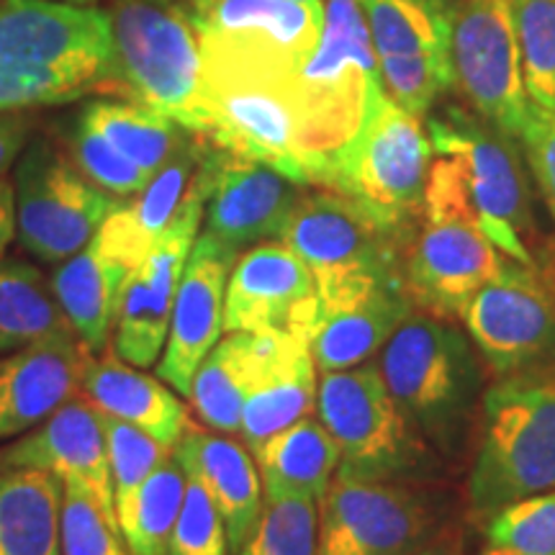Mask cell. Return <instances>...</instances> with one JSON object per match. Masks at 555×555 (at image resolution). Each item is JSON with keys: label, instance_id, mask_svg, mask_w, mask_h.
Instances as JSON below:
<instances>
[{"label": "cell", "instance_id": "obj_7", "mask_svg": "<svg viewBox=\"0 0 555 555\" xmlns=\"http://www.w3.org/2000/svg\"><path fill=\"white\" fill-rule=\"evenodd\" d=\"M420 221L406 262L409 294L437 317H461L470 298L499 275L506 258L486 237L450 157L429 168Z\"/></svg>", "mask_w": 555, "mask_h": 555}, {"label": "cell", "instance_id": "obj_26", "mask_svg": "<svg viewBox=\"0 0 555 555\" xmlns=\"http://www.w3.org/2000/svg\"><path fill=\"white\" fill-rule=\"evenodd\" d=\"M134 266L111 253L99 237L54 270L50 286L62 314L90 352L108 347L116 309Z\"/></svg>", "mask_w": 555, "mask_h": 555}, {"label": "cell", "instance_id": "obj_47", "mask_svg": "<svg viewBox=\"0 0 555 555\" xmlns=\"http://www.w3.org/2000/svg\"><path fill=\"white\" fill-rule=\"evenodd\" d=\"M65 3H78V5H93L95 0H65Z\"/></svg>", "mask_w": 555, "mask_h": 555}, {"label": "cell", "instance_id": "obj_19", "mask_svg": "<svg viewBox=\"0 0 555 555\" xmlns=\"http://www.w3.org/2000/svg\"><path fill=\"white\" fill-rule=\"evenodd\" d=\"M311 356L322 373L356 367L384 350L412 317L406 278H356L317 294Z\"/></svg>", "mask_w": 555, "mask_h": 555}, {"label": "cell", "instance_id": "obj_12", "mask_svg": "<svg viewBox=\"0 0 555 555\" xmlns=\"http://www.w3.org/2000/svg\"><path fill=\"white\" fill-rule=\"evenodd\" d=\"M288 78L204 73L206 127L201 137L229 155L268 165L309 189H322V170L298 134Z\"/></svg>", "mask_w": 555, "mask_h": 555}, {"label": "cell", "instance_id": "obj_33", "mask_svg": "<svg viewBox=\"0 0 555 555\" xmlns=\"http://www.w3.org/2000/svg\"><path fill=\"white\" fill-rule=\"evenodd\" d=\"M185 486H189V474L170 450L142 483L134 506L119 522L131 555H165L183 506Z\"/></svg>", "mask_w": 555, "mask_h": 555}, {"label": "cell", "instance_id": "obj_5", "mask_svg": "<svg viewBox=\"0 0 555 555\" xmlns=\"http://www.w3.org/2000/svg\"><path fill=\"white\" fill-rule=\"evenodd\" d=\"M380 78L360 0H327L314 52L286 80L298 134L330 185L335 152L356 134L367 90Z\"/></svg>", "mask_w": 555, "mask_h": 555}, {"label": "cell", "instance_id": "obj_11", "mask_svg": "<svg viewBox=\"0 0 555 555\" xmlns=\"http://www.w3.org/2000/svg\"><path fill=\"white\" fill-rule=\"evenodd\" d=\"M121 201L78 170L50 139H34L16 170V232L26 253L65 262L95 237Z\"/></svg>", "mask_w": 555, "mask_h": 555}, {"label": "cell", "instance_id": "obj_41", "mask_svg": "<svg viewBox=\"0 0 555 555\" xmlns=\"http://www.w3.org/2000/svg\"><path fill=\"white\" fill-rule=\"evenodd\" d=\"M185 474H189L185 499L165 555H229L224 519L217 504L196 474H191L189 468Z\"/></svg>", "mask_w": 555, "mask_h": 555}, {"label": "cell", "instance_id": "obj_15", "mask_svg": "<svg viewBox=\"0 0 555 555\" xmlns=\"http://www.w3.org/2000/svg\"><path fill=\"white\" fill-rule=\"evenodd\" d=\"M319 512L317 555H414L440 535V509L404 483L335 476Z\"/></svg>", "mask_w": 555, "mask_h": 555}, {"label": "cell", "instance_id": "obj_29", "mask_svg": "<svg viewBox=\"0 0 555 555\" xmlns=\"http://www.w3.org/2000/svg\"><path fill=\"white\" fill-rule=\"evenodd\" d=\"M266 491H296L322 502L335 470L339 446L330 429L314 416L288 425L253 450Z\"/></svg>", "mask_w": 555, "mask_h": 555}, {"label": "cell", "instance_id": "obj_13", "mask_svg": "<svg viewBox=\"0 0 555 555\" xmlns=\"http://www.w3.org/2000/svg\"><path fill=\"white\" fill-rule=\"evenodd\" d=\"M453 88L476 116L519 142L532 119L512 0H453Z\"/></svg>", "mask_w": 555, "mask_h": 555}, {"label": "cell", "instance_id": "obj_30", "mask_svg": "<svg viewBox=\"0 0 555 555\" xmlns=\"http://www.w3.org/2000/svg\"><path fill=\"white\" fill-rule=\"evenodd\" d=\"M258 365V335L229 332L201 360L191 380V406L204 425L234 435L242 429V409Z\"/></svg>", "mask_w": 555, "mask_h": 555}, {"label": "cell", "instance_id": "obj_25", "mask_svg": "<svg viewBox=\"0 0 555 555\" xmlns=\"http://www.w3.org/2000/svg\"><path fill=\"white\" fill-rule=\"evenodd\" d=\"M172 453L183 468L196 474L206 486L208 496L224 519L229 553L237 555L258 527L262 512L260 476L253 455L242 442L224 437V433H204L191 422H185Z\"/></svg>", "mask_w": 555, "mask_h": 555}, {"label": "cell", "instance_id": "obj_1", "mask_svg": "<svg viewBox=\"0 0 555 555\" xmlns=\"http://www.w3.org/2000/svg\"><path fill=\"white\" fill-rule=\"evenodd\" d=\"M121 90L108 13L65 0H0V111Z\"/></svg>", "mask_w": 555, "mask_h": 555}, {"label": "cell", "instance_id": "obj_37", "mask_svg": "<svg viewBox=\"0 0 555 555\" xmlns=\"http://www.w3.org/2000/svg\"><path fill=\"white\" fill-rule=\"evenodd\" d=\"M168 327L170 319L155 309L147 286L134 270L121 291L119 309H116L114 332H111L114 356L134 367L155 365L168 343Z\"/></svg>", "mask_w": 555, "mask_h": 555}, {"label": "cell", "instance_id": "obj_39", "mask_svg": "<svg viewBox=\"0 0 555 555\" xmlns=\"http://www.w3.org/2000/svg\"><path fill=\"white\" fill-rule=\"evenodd\" d=\"M486 540L512 555H555V489L494 512Z\"/></svg>", "mask_w": 555, "mask_h": 555}, {"label": "cell", "instance_id": "obj_35", "mask_svg": "<svg viewBox=\"0 0 555 555\" xmlns=\"http://www.w3.org/2000/svg\"><path fill=\"white\" fill-rule=\"evenodd\" d=\"M512 11L527 99L543 114H555V0H512Z\"/></svg>", "mask_w": 555, "mask_h": 555}, {"label": "cell", "instance_id": "obj_46", "mask_svg": "<svg viewBox=\"0 0 555 555\" xmlns=\"http://www.w3.org/2000/svg\"><path fill=\"white\" fill-rule=\"evenodd\" d=\"M481 555H512V553H506V551H502V547H486V551L481 553Z\"/></svg>", "mask_w": 555, "mask_h": 555}, {"label": "cell", "instance_id": "obj_44", "mask_svg": "<svg viewBox=\"0 0 555 555\" xmlns=\"http://www.w3.org/2000/svg\"><path fill=\"white\" fill-rule=\"evenodd\" d=\"M16 237V189L0 176V258Z\"/></svg>", "mask_w": 555, "mask_h": 555}, {"label": "cell", "instance_id": "obj_9", "mask_svg": "<svg viewBox=\"0 0 555 555\" xmlns=\"http://www.w3.org/2000/svg\"><path fill=\"white\" fill-rule=\"evenodd\" d=\"M204 73L288 78L314 52L322 0H183Z\"/></svg>", "mask_w": 555, "mask_h": 555}, {"label": "cell", "instance_id": "obj_4", "mask_svg": "<svg viewBox=\"0 0 555 555\" xmlns=\"http://www.w3.org/2000/svg\"><path fill=\"white\" fill-rule=\"evenodd\" d=\"M433 152L422 119L401 108L378 78L367 90L356 134L332 157L327 189L352 198L380 224L412 240Z\"/></svg>", "mask_w": 555, "mask_h": 555}, {"label": "cell", "instance_id": "obj_18", "mask_svg": "<svg viewBox=\"0 0 555 555\" xmlns=\"http://www.w3.org/2000/svg\"><path fill=\"white\" fill-rule=\"evenodd\" d=\"M234 262L237 249L211 232L198 234L193 242L172 301L168 343L157 365V376L180 397H189L193 373L224 332L227 283Z\"/></svg>", "mask_w": 555, "mask_h": 555}, {"label": "cell", "instance_id": "obj_24", "mask_svg": "<svg viewBox=\"0 0 555 555\" xmlns=\"http://www.w3.org/2000/svg\"><path fill=\"white\" fill-rule=\"evenodd\" d=\"M317 363L307 332H260L258 365L242 409L240 433L247 446L255 450L307 416L317 404Z\"/></svg>", "mask_w": 555, "mask_h": 555}, {"label": "cell", "instance_id": "obj_14", "mask_svg": "<svg viewBox=\"0 0 555 555\" xmlns=\"http://www.w3.org/2000/svg\"><path fill=\"white\" fill-rule=\"evenodd\" d=\"M360 9L386 93L425 119L453 88V0H360Z\"/></svg>", "mask_w": 555, "mask_h": 555}, {"label": "cell", "instance_id": "obj_8", "mask_svg": "<svg viewBox=\"0 0 555 555\" xmlns=\"http://www.w3.org/2000/svg\"><path fill=\"white\" fill-rule=\"evenodd\" d=\"M317 412L339 446V476L401 483L433 468L427 442L401 414L378 365L324 373Z\"/></svg>", "mask_w": 555, "mask_h": 555}, {"label": "cell", "instance_id": "obj_32", "mask_svg": "<svg viewBox=\"0 0 555 555\" xmlns=\"http://www.w3.org/2000/svg\"><path fill=\"white\" fill-rule=\"evenodd\" d=\"M62 330L73 327L41 270L21 260H0V356Z\"/></svg>", "mask_w": 555, "mask_h": 555}, {"label": "cell", "instance_id": "obj_6", "mask_svg": "<svg viewBox=\"0 0 555 555\" xmlns=\"http://www.w3.org/2000/svg\"><path fill=\"white\" fill-rule=\"evenodd\" d=\"M106 13L121 88L142 106L204 134V65L183 0H114Z\"/></svg>", "mask_w": 555, "mask_h": 555}, {"label": "cell", "instance_id": "obj_38", "mask_svg": "<svg viewBox=\"0 0 555 555\" xmlns=\"http://www.w3.org/2000/svg\"><path fill=\"white\" fill-rule=\"evenodd\" d=\"M106 425V442H108V466H111V483H114V506L116 519L129 515L134 499L147 481L152 470L165 455L170 453L163 448L155 437H150L142 429L129 425V422L116 420V416L103 414Z\"/></svg>", "mask_w": 555, "mask_h": 555}, {"label": "cell", "instance_id": "obj_16", "mask_svg": "<svg viewBox=\"0 0 555 555\" xmlns=\"http://www.w3.org/2000/svg\"><path fill=\"white\" fill-rule=\"evenodd\" d=\"M278 240L307 262L317 294L356 278L401 275V247L412 242L332 189H307Z\"/></svg>", "mask_w": 555, "mask_h": 555}, {"label": "cell", "instance_id": "obj_28", "mask_svg": "<svg viewBox=\"0 0 555 555\" xmlns=\"http://www.w3.org/2000/svg\"><path fill=\"white\" fill-rule=\"evenodd\" d=\"M62 478L0 463V555H62Z\"/></svg>", "mask_w": 555, "mask_h": 555}, {"label": "cell", "instance_id": "obj_20", "mask_svg": "<svg viewBox=\"0 0 555 555\" xmlns=\"http://www.w3.org/2000/svg\"><path fill=\"white\" fill-rule=\"evenodd\" d=\"M309 185L217 147L206 198V232L240 249L281 237Z\"/></svg>", "mask_w": 555, "mask_h": 555}, {"label": "cell", "instance_id": "obj_2", "mask_svg": "<svg viewBox=\"0 0 555 555\" xmlns=\"http://www.w3.org/2000/svg\"><path fill=\"white\" fill-rule=\"evenodd\" d=\"M555 489V363L506 373L483 393L468 502L478 517Z\"/></svg>", "mask_w": 555, "mask_h": 555}, {"label": "cell", "instance_id": "obj_22", "mask_svg": "<svg viewBox=\"0 0 555 555\" xmlns=\"http://www.w3.org/2000/svg\"><path fill=\"white\" fill-rule=\"evenodd\" d=\"M0 463L47 470L62 481L86 486L103 506L116 512L106 425L103 412L88 397H73L29 435L0 450Z\"/></svg>", "mask_w": 555, "mask_h": 555}, {"label": "cell", "instance_id": "obj_10", "mask_svg": "<svg viewBox=\"0 0 555 555\" xmlns=\"http://www.w3.org/2000/svg\"><path fill=\"white\" fill-rule=\"evenodd\" d=\"M427 137L437 155L450 157L461 170L486 237L504 258L535 266L527 247L532 229L530 183L515 139L461 106H446L433 114Z\"/></svg>", "mask_w": 555, "mask_h": 555}, {"label": "cell", "instance_id": "obj_43", "mask_svg": "<svg viewBox=\"0 0 555 555\" xmlns=\"http://www.w3.org/2000/svg\"><path fill=\"white\" fill-rule=\"evenodd\" d=\"M29 111L31 108L0 111V176H5V170L16 163V157L29 144L34 127V116Z\"/></svg>", "mask_w": 555, "mask_h": 555}, {"label": "cell", "instance_id": "obj_3", "mask_svg": "<svg viewBox=\"0 0 555 555\" xmlns=\"http://www.w3.org/2000/svg\"><path fill=\"white\" fill-rule=\"evenodd\" d=\"M378 371L416 435L455 455L481 391V367L468 337L442 317L412 314L380 350Z\"/></svg>", "mask_w": 555, "mask_h": 555}, {"label": "cell", "instance_id": "obj_27", "mask_svg": "<svg viewBox=\"0 0 555 555\" xmlns=\"http://www.w3.org/2000/svg\"><path fill=\"white\" fill-rule=\"evenodd\" d=\"M82 391L103 414L129 422L168 450L176 448L189 422L185 406L168 386H163V380L124 363L121 358L90 360Z\"/></svg>", "mask_w": 555, "mask_h": 555}, {"label": "cell", "instance_id": "obj_21", "mask_svg": "<svg viewBox=\"0 0 555 555\" xmlns=\"http://www.w3.org/2000/svg\"><path fill=\"white\" fill-rule=\"evenodd\" d=\"M90 360L73 330L41 337L0 360V440L34 429L78 397Z\"/></svg>", "mask_w": 555, "mask_h": 555}, {"label": "cell", "instance_id": "obj_34", "mask_svg": "<svg viewBox=\"0 0 555 555\" xmlns=\"http://www.w3.org/2000/svg\"><path fill=\"white\" fill-rule=\"evenodd\" d=\"M317 504L296 491H266L258 527L237 555H317Z\"/></svg>", "mask_w": 555, "mask_h": 555}, {"label": "cell", "instance_id": "obj_17", "mask_svg": "<svg viewBox=\"0 0 555 555\" xmlns=\"http://www.w3.org/2000/svg\"><path fill=\"white\" fill-rule=\"evenodd\" d=\"M468 335L499 376L547 363L555 356V294L535 266L506 258L463 309Z\"/></svg>", "mask_w": 555, "mask_h": 555}, {"label": "cell", "instance_id": "obj_36", "mask_svg": "<svg viewBox=\"0 0 555 555\" xmlns=\"http://www.w3.org/2000/svg\"><path fill=\"white\" fill-rule=\"evenodd\" d=\"M60 545L62 555H131L116 512L75 481H62Z\"/></svg>", "mask_w": 555, "mask_h": 555}, {"label": "cell", "instance_id": "obj_23", "mask_svg": "<svg viewBox=\"0 0 555 555\" xmlns=\"http://www.w3.org/2000/svg\"><path fill=\"white\" fill-rule=\"evenodd\" d=\"M311 270L286 242L268 240L234 262L227 283L224 332H281L311 296Z\"/></svg>", "mask_w": 555, "mask_h": 555}, {"label": "cell", "instance_id": "obj_31", "mask_svg": "<svg viewBox=\"0 0 555 555\" xmlns=\"http://www.w3.org/2000/svg\"><path fill=\"white\" fill-rule=\"evenodd\" d=\"M78 116L150 176H155L193 134L159 111L137 101H90Z\"/></svg>", "mask_w": 555, "mask_h": 555}, {"label": "cell", "instance_id": "obj_45", "mask_svg": "<svg viewBox=\"0 0 555 555\" xmlns=\"http://www.w3.org/2000/svg\"><path fill=\"white\" fill-rule=\"evenodd\" d=\"M414 555H463V535L457 530H440L433 543L422 547L420 553Z\"/></svg>", "mask_w": 555, "mask_h": 555}, {"label": "cell", "instance_id": "obj_42", "mask_svg": "<svg viewBox=\"0 0 555 555\" xmlns=\"http://www.w3.org/2000/svg\"><path fill=\"white\" fill-rule=\"evenodd\" d=\"M519 144H522L527 163L535 172L547 211L555 219V114H543L538 108L532 111V119L527 124Z\"/></svg>", "mask_w": 555, "mask_h": 555}, {"label": "cell", "instance_id": "obj_40", "mask_svg": "<svg viewBox=\"0 0 555 555\" xmlns=\"http://www.w3.org/2000/svg\"><path fill=\"white\" fill-rule=\"evenodd\" d=\"M69 159L78 165V170L86 176L90 183L99 185L101 191L111 193L116 198L137 196L139 191L147 189V183L155 176L147 170L137 168L129 163L106 137H101L90 124L75 119L73 129L67 134Z\"/></svg>", "mask_w": 555, "mask_h": 555}]
</instances>
